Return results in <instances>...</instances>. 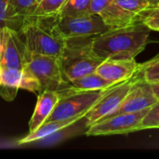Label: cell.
<instances>
[{
  "label": "cell",
  "mask_w": 159,
  "mask_h": 159,
  "mask_svg": "<svg viewBox=\"0 0 159 159\" xmlns=\"http://www.w3.org/2000/svg\"><path fill=\"white\" fill-rule=\"evenodd\" d=\"M151 29L142 21L93 36L92 47L103 60H131L146 47Z\"/></svg>",
  "instance_id": "obj_1"
},
{
  "label": "cell",
  "mask_w": 159,
  "mask_h": 159,
  "mask_svg": "<svg viewBox=\"0 0 159 159\" xmlns=\"http://www.w3.org/2000/svg\"><path fill=\"white\" fill-rule=\"evenodd\" d=\"M59 17L60 14L32 15L24 20L20 32L30 54L61 57L67 38L59 27Z\"/></svg>",
  "instance_id": "obj_2"
},
{
  "label": "cell",
  "mask_w": 159,
  "mask_h": 159,
  "mask_svg": "<svg viewBox=\"0 0 159 159\" xmlns=\"http://www.w3.org/2000/svg\"><path fill=\"white\" fill-rule=\"evenodd\" d=\"M92 38L93 36L67 39L66 47L60 60L63 74L69 82L96 72L104 61L94 51Z\"/></svg>",
  "instance_id": "obj_3"
},
{
  "label": "cell",
  "mask_w": 159,
  "mask_h": 159,
  "mask_svg": "<svg viewBox=\"0 0 159 159\" xmlns=\"http://www.w3.org/2000/svg\"><path fill=\"white\" fill-rule=\"evenodd\" d=\"M109 89L82 90L75 89L72 87L60 92V100L46 122L63 120L76 116L86 115Z\"/></svg>",
  "instance_id": "obj_4"
},
{
  "label": "cell",
  "mask_w": 159,
  "mask_h": 159,
  "mask_svg": "<svg viewBox=\"0 0 159 159\" xmlns=\"http://www.w3.org/2000/svg\"><path fill=\"white\" fill-rule=\"evenodd\" d=\"M25 68L39 81L42 91L61 92L72 88L71 83L63 74L60 58L30 54Z\"/></svg>",
  "instance_id": "obj_5"
},
{
  "label": "cell",
  "mask_w": 159,
  "mask_h": 159,
  "mask_svg": "<svg viewBox=\"0 0 159 159\" xmlns=\"http://www.w3.org/2000/svg\"><path fill=\"white\" fill-rule=\"evenodd\" d=\"M151 107V106H150ZM135 113H125L97 121L89 127L87 136L129 134L140 131L141 124L149 108Z\"/></svg>",
  "instance_id": "obj_6"
},
{
  "label": "cell",
  "mask_w": 159,
  "mask_h": 159,
  "mask_svg": "<svg viewBox=\"0 0 159 159\" xmlns=\"http://www.w3.org/2000/svg\"><path fill=\"white\" fill-rule=\"evenodd\" d=\"M137 77L138 71L131 78L112 86L86 114L88 127L112 114L125 99Z\"/></svg>",
  "instance_id": "obj_7"
},
{
  "label": "cell",
  "mask_w": 159,
  "mask_h": 159,
  "mask_svg": "<svg viewBox=\"0 0 159 159\" xmlns=\"http://www.w3.org/2000/svg\"><path fill=\"white\" fill-rule=\"evenodd\" d=\"M29 57L30 53L20 32L4 28L0 68L23 69Z\"/></svg>",
  "instance_id": "obj_8"
},
{
  "label": "cell",
  "mask_w": 159,
  "mask_h": 159,
  "mask_svg": "<svg viewBox=\"0 0 159 159\" xmlns=\"http://www.w3.org/2000/svg\"><path fill=\"white\" fill-rule=\"evenodd\" d=\"M59 27L67 39L94 36L109 30L99 14L78 17L60 16Z\"/></svg>",
  "instance_id": "obj_9"
},
{
  "label": "cell",
  "mask_w": 159,
  "mask_h": 159,
  "mask_svg": "<svg viewBox=\"0 0 159 159\" xmlns=\"http://www.w3.org/2000/svg\"><path fill=\"white\" fill-rule=\"evenodd\" d=\"M159 99L155 95L153 91L151 84L144 81L143 78L138 73L137 79L133 83L131 89H129V93L126 95L125 99L122 101L120 105L112 114H110L104 118L120 114L135 113L142 111L145 108L152 106Z\"/></svg>",
  "instance_id": "obj_10"
},
{
  "label": "cell",
  "mask_w": 159,
  "mask_h": 159,
  "mask_svg": "<svg viewBox=\"0 0 159 159\" xmlns=\"http://www.w3.org/2000/svg\"><path fill=\"white\" fill-rule=\"evenodd\" d=\"M139 65L135 59L131 60H104L97 68L96 72L103 78L119 83L131 78L138 71Z\"/></svg>",
  "instance_id": "obj_11"
},
{
  "label": "cell",
  "mask_w": 159,
  "mask_h": 159,
  "mask_svg": "<svg viewBox=\"0 0 159 159\" xmlns=\"http://www.w3.org/2000/svg\"><path fill=\"white\" fill-rule=\"evenodd\" d=\"M0 85L17 89H26L34 93L42 91L39 81L26 68H0Z\"/></svg>",
  "instance_id": "obj_12"
},
{
  "label": "cell",
  "mask_w": 159,
  "mask_h": 159,
  "mask_svg": "<svg viewBox=\"0 0 159 159\" xmlns=\"http://www.w3.org/2000/svg\"><path fill=\"white\" fill-rule=\"evenodd\" d=\"M60 100V92L53 90H43L40 92L34 114L29 122L30 132L36 130L42 124L46 122L53 112L55 106Z\"/></svg>",
  "instance_id": "obj_13"
},
{
  "label": "cell",
  "mask_w": 159,
  "mask_h": 159,
  "mask_svg": "<svg viewBox=\"0 0 159 159\" xmlns=\"http://www.w3.org/2000/svg\"><path fill=\"white\" fill-rule=\"evenodd\" d=\"M98 14L109 29L121 28L139 21L137 14L125 9L116 0L107 4Z\"/></svg>",
  "instance_id": "obj_14"
},
{
  "label": "cell",
  "mask_w": 159,
  "mask_h": 159,
  "mask_svg": "<svg viewBox=\"0 0 159 159\" xmlns=\"http://www.w3.org/2000/svg\"><path fill=\"white\" fill-rule=\"evenodd\" d=\"M86 115H80L76 116L68 119H63V120H53V121H48L45 122L42 124L36 130L30 132L27 136H25L23 139L19 141V144H27L33 142H36L39 140H43L45 138H48L54 133L65 129L66 127L74 124L75 122L78 121L82 117H84Z\"/></svg>",
  "instance_id": "obj_15"
},
{
  "label": "cell",
  "mask_w": 159,
  "mask_h": 159,
  "mask_svg": "<svg viewBox=\"0 0 159 159\" xmlns=\"http://www.w3.org/2000/svg\"><path fill=\"white\" fill-rule=\"evenodd\" d=\"M71 86L75 89L82 90H95V89H106L114 86L116 83H113L103 78L97 72L90 73L81 77L72 80Z\"/></svg>",
  "instance_id": "obj_16"
},
{
  "label": "cell",
  "mask_w": 159,
  "mask_h": 159,
  "mask_svg": "<svg viewBox=\"0 0 159 159\" xmlns=\"http://www.w3.org/2000/svg\"><path fill=\"white\" fill-rule=\"evenodd\" d=\"M23 22L14 14L11 0H0V28H10L20 31Z\"/></svg>",
  "instance_id": "obj_17"
},
{
  "label": "cell",
  "mask_w": 159,
  "mask_h": 159,
  "mask_svg": "<svg viewBox=\"0 0 159 159\" xmlns=\"http://www.w3.org/2000/svg\"><path fill=\"white\" fill-rule=\"evenodd\" d=\"M91 0H67L60 11V16H86L91 13Z\"/></svg>",
  "instance_id": "obj_18"
},
{
  "label": "cell",
  "mask_w": 159,
  "mask_h": 159,
  "mask_svg": "<svg viewBox=\"0 0 159 159\" xmlns=\"http://www.w3.org/2000/svg\"><path fill=\"white\" fill-rule=\"evenodd\" d=\"M139 75L149 84L159 83V55L139 65Z\"/></svg>",
  "instance_id": "obj_19"
},
{
  "label": "cell",
  "mask_w": 159,
  "mask_h": 159,
  "mask_svg": "<svg viewBox=\"0 0 159 159\" xmlns=\"http://www.w3.org/2000/svg\"><path fill=\"white\" fill-rule=\"evenodd\" d=\"M138 20L150 28L151 31L159 32V2L140 12Z\"/></svg>",
  "instance_id": "obj_20"
},
{
  "label": "cell",
  "mask_w": 159,
  "mask_h": 159,
  "mask_svg": "<svg viewBox=\"0 0 159 159\" xmlns=\"http://www.w3.org/2000/svg\"><path fill=\"white\" fill-rule=\"evenodd\" d=\"M67 0H41L34 12L35 16H48L60 14V11Z\"/></svg>",
  "instance_id": "obj_21"
},
{
  "label": "cell",
  "mask_w": 159,
  "mask_h": 159,
  "mask_svg": "<svg viewBox=\"0 0 159 159\" xmlns=\"http://www.w3.org/2000/svg\"><path fill=\"white\" fill-rule=\"evenodd\" d=\"M14 14L24 21V20L32 16L36 8V0H11Z\"/></svg>",
  "instance_id": "obj_22"
},
{
  "label": "cell",
  "mask_w": 159,
  "mask_h": 159,
  "mask_svg": "<svg viewBox=\"0 0 159 159\" xmlns=\"http://www.w3.org/2000/svg\"><path fill=\"white\" fill-rule=\"evenodd\" d=\"M150 129H159V100L149 108L142 121L140 130Z\"/></svg>",
  "instance_id": "obj_23"
},
{
  "label": "cell",
  "mask_w": 159,
  "mask_h": 159,
  "mask_svg": "<svg viewBox=\"0 0 159 159\" xmlns=\"http://www.w3.org/2000/svg\"><path fill=\"white\" fill-rule=\"evenodd\" d=\"M118 5L130 12L139 14L143 10L148 8L152 5L147 0H116Z\"/></svg>",
  "instance_id": "obj_24"
},
{
  "label": "cell",
  "mask_w": 159,
  "mask_h": 159,
  "mask_svg": "<svg viewBox=\"0 0 159 159\" xmlns=\"http://www.w3.org/2000/svg\"><path fill=\"white\" fill-rule=\"evenodd\" d=\"M17 89H13L10 87H7L4 85H0V96L4 98L6 101L11 102L17 95Z\"/></svg>",
  "instance_id": "obj_25"
},
{
  "label": "cell",
  "mask_w": 159,
  "mask_h": 159,
  "mask_svg": "<svg viewBox=\"0 0 159 159\" xmlns=\"http://www.w3.org/2000/svg\"><path fill=\"white\" fill-rule=\"evenodd\" d=\"M111 1H113V0H91V4H90L91 13L98 14Z\"/></svg>",
  "instance_id": "obj_26"
},
{
  "label": "cell",
  "mask_w": 159,
  "mask_h": 159,
  "mask_svg": "<svg viewBox=\"0 0 159 159\" xmlns=\"http://www.w3.org/2000/svg\"><path fill=\"white\" fill-rule=\"evenodd\" d=\"M152 89H153V91L155 93V95L159 99V83H157V84H152L151 85Z\"/></svg>",
  "instance_id": "obj_27"
},
{
  "label": "cell",
  "mask_w": 159,
  "mask_h": 159,
  "mask_svg": "<svg viewBox=\"0 0 159 159\" xmlns=\"http://www.w3.org/2000/svg\"><path fill=\"white\" fill-rule=\"evenodd\" d=\"M3 33H4V29L0 28V58H1V50H2V42H3Z\"/></svg>",
  "instance_id": "obj_28"
},
{
  "label": "cell",
  "mask_w": 159,
  "mask_h": 159,
  "mask_svg": "<svg viewBox=\"0 0 159 159\" xmlns=\"http://www.w3.org/2000/svg\"><path fill=\"white\" fill-rule=\"evenodd\" d=\"M147 1H149L150 2V4L153 6V5H156L157 3H158L159 0H147Z\"/></svg>",
  "instance_id": "obj_29"
},
{
  "label": "cell",
  "mask_w": 159,
  "mask_h": 159,
  "mask_svg": "<svg viewBox=\"0 0 159 159\" xmlns=\"http://www.w3.org/2000/svg\"><path fill=\"white\" fill-rule=\"evenodd\" d=\"M40 1H41V0H36V2H37V4H38V3H39Z\"/></svg>",
  "instance_id": "obj_30"
}]
</instances>
